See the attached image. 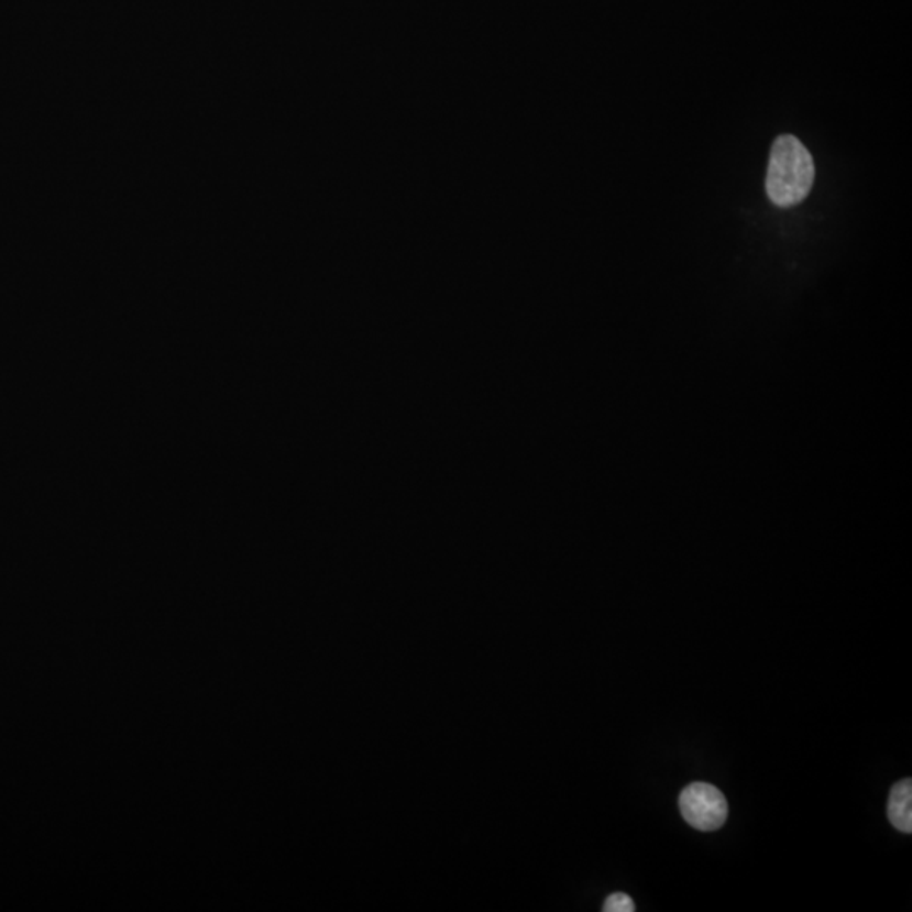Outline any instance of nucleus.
<instances>
[{
  "label": "nucleus",
  "mask_w": 912,
  "mask_h": 912,
  "mask_svg": "<svg viewBox=\"0 0 912 912\" xmlns=\"http://www.w3.org/2000/svg\"><path fill=\"white\" fill-rule=\"evenodd\" d=\"M814 183V163L810 151L794 135H779L772 144L767 167V197L776 207L800 205Z\"/></svg>",
  "instance_id": "nucleus-1"
},
{
  "label": "nucleus",
  "mask_w": 912,
  "mask_h": 912,
  "mask_svg": "<svg viewBox=\"0 0 912 912\" xmlns=\"http://www.w3.org/2000/svg\"><path fill=\"white\" fill-rule=\"evenodd\" d=\"M680 810L688 825L700 832H715L728 818V804L724 793L708 782H693L683 789Z\"/></svg>",
  "instance_id": "nucleus-2"
},
{
  "label": "nucleus",
  "mask_w": 912,
  "mask_h": 912,
  "mask_svg": "<svg viewBox=\"0 0 912 912\" xmlns=\"http://www.w3.org/2000/svg\"><path fill=\"white\" fill-rule=\"evenodd\" d=\"M887 816L894 828L902 833H912V781L904 779L891 789Z\"/></svg>",
  "instance_id": "nucleus-3"
},
{
  "label": "nucleus",
  "mask_w": 912,
  "mask_h": 912,
  "mask_svg": "<svg viewBox=\"0 0 912 912\" xmlns=\"http://www.w3.org/2000/svg\"><path fill=\"white\" fill-rule=\"evenodd\" d=\"M604 911L634 912L636 911V904H634L633 899H630L629 895L624 894V892H615V894H612L611 898L605 901Z\"/></svg>",
  "instance_id": "nucleus-4"
}]
</instances>
